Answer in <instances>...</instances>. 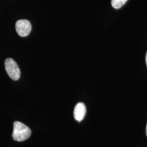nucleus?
<instances>
[{"label":"nucleus","mask_w":147,"mask_h":147,"mask_svg":"<svg viewBox=\"0 0 147 147\" xmlns=\"http://www.w3.org/2000/svg\"><path fill=\"white\" fill-rule=\"evenodd\" d=\"M146 135H147V126H146Z\"/></svg>","instance_id":"obj_7"},{"label":"nucleus","mask_w":147,"mask_h":147,"mask_svg":"<svg viewBox=\"0 0 147 147\" xmlns=\"http://www.w3.org/2000/svg\"><path fill=\"white\" fill-rule=\"evenodd\" d=\"M127 0H112L111 5L115 9H119L124 5Z\"/></svg>","instance_id":"obj_5"},{"label":"nucleus","mask_w":147,"mask_h":147,"mask_svg":"<svg viewBox=\"0 0 147 147\" xmlns=\"http://www.w3.org/2000/svg\"><path fill=\"white\" fill-rule=\"evenodd\" d=\"M86 113V107L83 102L78 103L74 110V117L76 121H81L84 118Z\"/></svg>","instance_id":"obj_4"},{"label":"nucleus","mask_w":147,"mask_h":147,"mask_svg":"<svg viewBox=\"0 0 147 147\" xmlns=\"http://www.w3.org/2000/svg\"><path fill=\"white\" fill-rule=\"evenodd\" d=\"M6 72L11 79L17 81L20 78L21 72L16 61L11 58H7L5 62Z\"/></svg>","instance_id":"obj_2"},{"label":"nucleus","mask_w":147,"mask_h":147,"mask_svg":"<svg viewBox=\"0 0 147 147\" xmlns=\"http://www.w3.org/2000/svg\"><path fill=\"white\" fill-rule=\"evenodd\" d=\"M146 64H147V52L146 53Z\"/></svg>","instance_id":"obj_6"},{"label":"nucleus","mask_w":147,"mask_h":147,"mask_svg":"<svg viewBox=\"0 0 147 147\" xmlns=\"http://www.w3.org/2000/svg\"><path fill=\"white\" fill-rule=\"evenodd\" d=\"M31 135V130L25 124L16 121L13 123V131L12 137L14 140L22 142L26 140Z\"/></svg>","instance_id":"obj_1"},{"label":"nucleus","mask_w":147,"mask_h":147,"mask_svg":"<svg viewBox=\"0 0 147 147\" xmlns=\"http://www.w3.org/2000/svg\"><path fill=\"white\" fill-rule=\"evenodd\" d=\"M16 29L20 36L26 37L31 31V22L26 19L19 20L16 22Z\"/></svg>","instance_id":"obj_3"}]
</instances>
